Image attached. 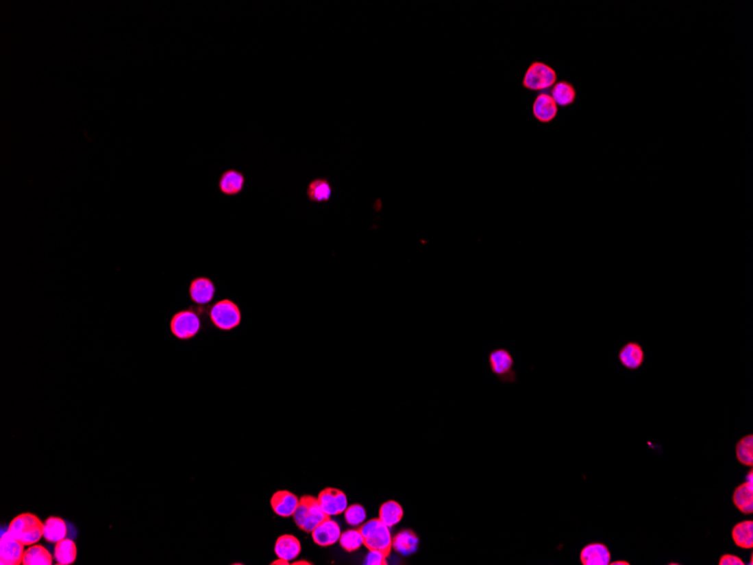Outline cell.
<instances>
[{
    "label": "cell",
    "instance_id": "cell-29",
    "mask_svg": "<svg viewBox=\"0 0 753 565\" xmlns=\"http://www.w3.org/2000/svg\"><path fill=\"white\" fill-rule=\"evenodd\" d=\"M344 518L347 524L352 526V527H358L366 521L367 512L365 507L361 505H352L345 509L344 512Z\"/></svg>",
    "mask_w": 753,
    "mask_h": 565
},
{
    "label": "cell",
    "instance_id": "cell-32",
    "mask_svg": "<svg viewBox=\"0 0 753 565\" xmlns=\"http://www.w3.org/2000/svg\"><path fill=\"white\" fill-rule=\"evenodd\" d=\"M610 565H630V561L626 560H617V561H610L609 563Z\"/></svg>",
    "mask_w": 753,
    "mask_h": 565
},
{
    "label": "cell",
    "instance_id": "cell-4",
    "mask_svg": "<svg viewBox=\"0 0 753 565\" xmlns=\"http://www.w3.org/2000/svg\"><path fill=\"white\" fill-rule=\"evenodd\" d=\"M209 318L213 326L223 332L235 330L242 323V311L232 299H220L209 309Z\"/></svg>",
    "mask_w": 753,
    "mask_h": 565
},
{
    "label": "cell",
    "instance_id": "cell-8",
    "mask_svg": "<svg viewBox=\"0 0 753 565\" xmlns=\"http://www.w3.org/2000/svg\"><path fill=\"white\" fill-rule=\"evenodd\" d=\"M617 359L628 372H637L645 363V350L637 341H628L620 348Z\"/></svg>",
    "mask_w": 753,
    "mask_h": 565
},
{
    "label": "cell",
    "instance_id": "cell-6",
    "mask_svg": "<svg viewBox=\"0 0 753 565\" xmlns=\"http://www.w3.org/2000/svg\"><path fill=\"white\" fill-rule=\"evenodd\" d=\"M169 326L173 335L178 340H191L197 337L202 327L200 313L193 309H182L173 315Z\"/></svg>",
    "mask_w": 753,
    "mask_h": 565
},
{
    "label": "cell",
    "instance_id": "cell-17",
    "mask_svg": "<svg viewBox=\"0 0 753 565\" xmlns=\"http://www.w3.org/2000/svg\"><path fill=\"white\" fill-rule=\"evenodd\" d=\"M333 193V185L326 178H314L306 189V197L312 204H328L331 201Z\"/></svg>",
    "mask_w": 753,
    "mask_h": 565
},
{
    "label": "cell",
    "instance_id": "cell-1",
    "mask_svg": "<svg viewBox=\"0 0 753 565\" xmlns=\"http://www.w3.org/2000/svg\"><path fill=\"white\" fill-rule=\"evenodd\" d=\"M43 525L41 519L34 514H18L10 521L7 531L18 540L25 546L38 543L43 537Z\"/></svg>",
    "mask_w": 753,
    "mask_h": 565
},
{
    "label": "cell",
    "instance_id": "cell-3",
    "mask_svg": "<svg viewBox=\"0 0 753 565\" xmlns=\"http://www.w3.org/2000/svg\"><path fill=\"white\" fill-rule=\"evenodd\" d=\"M363 536V545L368 551H382L391 554L393 549V536L391 529L379 518H373L361 525L359 528Z\"/></svg>",
    "mask_w": 753,
    "mask_h": 565
},
{
    "label": "cell",
    "instance_id": "cell-26",
    "mask_svg": "<svg viewBox=\"0 0 753 565\" xmlns=\"http://www.w3.org/2000/svg\"><path fill=\"white\" fill-rule=\"evenodd\" d=\"M403 507L394 500H389L382 503L379 509V519L389 528L394 527L395 525H397L403 519Z\"/></svg>",
    "mask_w": 753,
    "mask_h": 565
},
{
    "label": "cell",
    "instance_id": "cell-30",
    "mask_svg": "<svg viewBox=\"0 0 753 565\" xmlns=\"http://www.w3.org/2000/svg\"><path fill=\"white\" fill-rule=\"evenodd\" d=\"M388 554L382 551H369V554L365 560L367 565H386L387 564Z\"/></svg>",
    "mask_w": 753,
    "mask_h": 565
},
{
    "label": "cell",
    "instance_id": "cell-10",
    "mask_svg": "<svg viewBox=\"0 0 753 565\" xmlns=\"http://www.w3.org/2000/svg\"><path fill=\"white\" fill-rule=\"evenodd\" d=\"M25 545L21 543L8 531L3 533L0 540V564L19 565L23 563Z\"/></svg>",
    "mask_w": 753,
    "mask_h": 565
},
{
    "label": "cell",
    "instance_id": "cell-35",
    "mask_svg": "<svg viewBox=\"0 0 753 565\" xmlns=\"http://www.w3.org/2000/svg\"><path fill=\"white\" fill-rule=\"evenodd\" d=\"M293 564H295V565H304V564L310 565V564H312V563L307 562V561H296V562L293 563Z\"/></svg>",
    "mask_w": 753,
    "mask_h": 565
},
{
    "label": "cell",
    "instance_id": "cell-33",
    "mask_svg": "<svg viewBox=\"0 0 753 565\" xmlns=\"http://www.w3.org/2000/svg\"><path fill=\"white\" fill-rule=\"evenodd\" d=\"M271 564H272V565H289V562H288V561H286V560H283V559H280V557H277V560H275V561H273V562L271 563Z\"/></svg>",
    "mask_w": 753,
    "mask_h": 565
},
{
    "label": "cell",
    "instance_id": "cell-16",
    "mask_svg": "<svg viewBox=\"0 0 753 565\" xmlns=\"http://www.w3.org/2000/svg\"><path fill=\"white\" fill-rule=\"evenodd\" d=\"M299 498L296 494L281 490L274 493L271 498V507L274 514L282 518L293 517L298 507Z\"/></svg>",
    "mask_w": 753,
    "mask_h": 565
},
{
    "label": "cell",
    "instance_id": "cell-20",
    "mask_svg": "<svg viewBox=\"0 0 753 565\" xmlns=\"http://www.w3.org/2000/svg\"><path fill=\"white\" fill-rule=\"evenodd\" d=\"M274 552L277 557L290 562L298 557L301 552V544L293 535H282L275 542Z\"/></svg>",
    "mask_w": 753,
    "mask_h": 565
},
{
    "label": "cell",
    "instance_id": "cell-11",
    "mask_svg": "<svg viewBox=\"0 0 753 565\" xmlns=\"http://www.w3.org/2000/svg\"><path fill=\"white\" fill-rule=\"evenodd\" d=\"M318 502L321 509L328 517L343 514L347 508V496L343 491L334 488H328L319 493Z\"/></svg>",
    "mask_w": 753,
    "mask_h": 565
},
{
    "label": "cell",
    "instance_id": "cell-21",
    "mask_svg": "<svg viewBox=\"0 0 753 565\" xmlns=\"http://www.w3.org/2000/svg\"><path fill=\"white\" fill-rule=\"evenodd\" d=\"M68 526L66 521L60 517H49L43 525V538L51 544L64 540L67 537Z\"/></svg>",
    "mask_w": 753,
    "mask_h": 565
},
{
    "label": "cell",
    "instance_id": "cell-7",
    "mask_svg": "<svg viewBox=\"0 0 753 565\" xmlns=\"http://www.w3.org/2000/svg\"><path fill=\"white\" fill-rule=\"evenodd\" d=\"M489 367L492 374L506 384L517 381V372L515 369V358L512 353L504 348H499L491 351L489 354Z\"/></svg>",
    "mask_w": 753,
    "mask_h": 565
},
{
    "label": "cell",
    "instance_id": "cell-31",
    "mask_svg": "<svg viewBox=\"0 0 753 565\" xmlns=\"http://www.w3.org/2000/svg\"><path fill=\"white\" fill-rule=\"evenodd\" d=\"M743 560L741 559L740 556L735 555V554H728L725 553L718 560V565H744Z\"/></svg>",
    "mask_w": 753,
    "mask_h": 565
},
{
    "label": "cell",
    "instance_id": "cell-5",
    "mask_svg": "<svg viewBox=\"0 0 753 565\" xmlns=\"http://www.w3.org/2000/svg\"><path fill=\"white\" fill-rule=\"evenodd\" d=\"M557 83L556 70L550 67V64L534 61L528 67L525 77L522 80L523 88L530 92H541L552 88Z\"/></svg>",
    "mask_w": 753,
    "mask_h": 565
},
{
    "label": "cell",
    "instance_id": "cell-24",
    "mask_svg": "<svg viewBox=\"0 0 753 565\" xmlns=\"http://www.w3.org/2000/svg\"><path fill=\"white\" fill-rule=\"evenodd\" d=\"M54 560L59 565H71L75 563L78 554L77 545L71 538H64L54 546Z\"/></svg>",
    "mask_w": 753,
    "mask_h": 565
},
{
    "label": "cell",
    "instance_id": "cell-2",
    "mask_svg": "<svg viewBox=\"0 0 753 565\" xmlns=\"http://www.w3.org/2000/svg\"><path fill=\"white\" fill-rule=\"evenodd\" d=\"M293 518L299 529L305 533H312L318 525L330 517L321 509L317 498L304 496L299 498L298 507Z\"/></svg>",
    "mask_w": 753,
    "mask_h": 565
},
{
    "label": "cell",
    "instance_id": "cell-28",
    "mask_svg": "<svg viewBox=\"0 0 753 565\" xmlns=\"http://www.w3.org/2000/svg\"><path fill=\"white\" fill-rule=\"evenodd\" d=\"M341 547L347 552H356L363 545V536L360 529H349L341 533L338 540Z\"/></svg>",
    "mask_w": 753,
    "mask_h": 565
},
{
    "label": "cell",
    "instance_id": "cell-25",
    "mask_svg": "<svg viewBox=\"0 0 753 565\" xmlns=\"http://www.w3.org/2000/svg\"><path fill=\"white\" fill-rule=\"evenodd\" d=\"M53 557L49 549L43 545H31L26 549L23 557L24 565H52Z\"/></svg>",
    "mask_w": 753,
    "mask_h": 565
},
{
    "label": "cell",
    "instance_id": "cell-15",
    "mask_svg": "<svg viewBox=\"0 0 753 565\" xmlns=\"http://www.w3.org/2000/svg\"><path fill=\"white\" fill-rule=\"evenodd\" d=\"M246 178L244 173L237 169H230L223 171L218 182V188L223 195L236 197L242 193L245 188Z\"/></svg>",
    "mask_w": 753,
    "mask_h": 565
},
{
    "label": "cell",
    "instance_id": "cell-34",
    "mask_svg": "<svg viewBox=\"0 0 753 565\" xmlns=\"http://www.w3.org/2000/svg\"><path fill=\"white\" fill-rule=\"evenodd\" d=\"M745 481H748V482H753L752 470H749V472H748L747 475H745Z\"/></svg>",
    "mask_w": 753,
    "mask_h": 565
},
{
    "label": "cell",
    "instance_id": "cell-18",
    "mask_svg": "<svg viewBox=\"0 0 753 565\" xmlns=\"http://www.w3.org/2000/svg\"><path fill=\"white\" fill-rule=\"evenodd\" d=\"M732 502L735 508L742 514L749 516L753 514V482L744 481L737 485L733 491Z\"/></svg>",
    "mask_w": 753,
    "mask_h": 565
},
{
    "label": "cell",
    "instance_id": "cell-9",
    "mask_svg": "<svg viewBox=\"0 0 753 565\" xmlns=\"http://www.w3.org/2000/svg\"><path fill=\"white\" fill-rule=\"evenodd\" d=\"M216 285L208 276H197L188 286V295L194 305L199 307L208 306L216 297Z\"/></svg>",
    "mask_w": 753,
    "mask_h": 565
},
{
    "label": "cell",
    "instance_id": "cell-19",
    "mask_svg": "<svg viewBox=\"0 0 753 565\" xmlns=\"http://www.w3.org/2000/svg\"><path fill=\"white\" fill-rule=\"evenodd\" d=\"M550 95L558 108H569L576 102L578 92L572 83L560 80L550 88Z\"/></svg>",
    "mask_w": 753,
    "mask_h": 565
},
{
    "label": "cell",
    "instance_id": "cell-27",
    "mask_svg": "<svg viewBox=\"0 0 753 565\" xmlns=\"http://www.w3.org/2000/svg\"><path fill=\"white\" fill-rule=\"evenodd\" d=\"M735 458L742 466H753V435H747L737 442L735 445Z\"/></svg>",
    "mask_w": 753,
    "mask_h": 565
},
{
    "label": "cell",
    "instance_id": "cell-23",
    "mask_svg": "<svg viewBox=\"0 0 753 565\" xmlns=\"http://www.w3.org/2000/svg\"><path fill=\"white\" fill-rule=\"evenodd\" d=\"M419 537L410 529L399 531L393 537V549L402 555H410L417 552Z\"/></svg>",
    "mask_w": 753,
    "mask_h": 565
},
{
    "label": "cell",
    "instance_id": "cell-22",
    "mask_svg": "<svg viewBox=\"0 0 753 565\" xmlns=\"http://www.w3.org/2000/svg\"><path fill=\"white\" fill-rule=\"evenodd\" d=\"M732 540L735 546L741 549H753V521L743 520L733 526L731 531Z\"/></svg>",
    "mask_w": 753,
    "mask_h": 565
},
{
    "label": "cell",
    "instance_id": "cell-14",
    "mask_svg": "<svg viewBox=\"0 0 753 565\" xmlns=\"http://www.w3.org/2000/svg\"><path fill=\"white\" fill-rule=\"evenodd\" d=\"M580 560L583 565H609L611 561L610 549L601 542L589 543L582 549Z\"/></svg>",
    "mask_w": 753,
    "mask_h": 565
},
{
    "label": "cell",
    "instance_id": "cell-13",
    "mask_svg": "<svg viewBox=\"0 0 753 565\" xmlns=\"http://www.w3.org/2000/svg\"><path fill=\"white\" fill-rule=\"evenodd\" d=\"M532 115L541 123H550L558 115V106L548 93H539L532 105Z\"/></svg>",
    "mask_w": 753,
    "mask_h": 565
},
{
    "label": "cell",
    "instance_id": "cell-12",
    "mask_svg": "<svg viewBox=\"0 0 753 565\" xmlns=\"http://www.w3.org/2000/svg\"><path fill=\"white\" fill-rule=\"evenodd\" d=\"M341 533L340 525L330 517L312 531V537L318 546L328 547L340 540Z\"/></svg>",
    "mask_w": 753,
    "mask_h": 565
}]
</instances>
